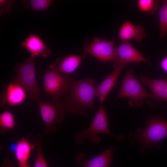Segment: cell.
<instances>
[{
    "mask_svg": "<svg viewBox=\"0 0 167 167\" xmlns=\"http://www.w3.org/2000/svg\"><path fill=\"white\" fill-rule=\"evenodd\" d=\"M95 80L85 78L78 80L72 78L70 84V94L63 98L66 110L71 114L86 116L84 108L88 107L96 110L93 105L95 94Z\"/></svg>",
    "mask_w": 167,
    "mask_h": 167,
    "instance_id": "cell-1",
    "label": "cell"
},
{
    "mask_svg": "<svg viewBox=\"0 0 167 167\" xmlns=\"http://www.w3.org/2000/svg\"><path fill=\"white\" fill-rule=\"evenodd\" d=\"M129 135L130 143L140 144L139 153L144 155L148 149L161 147V142L167 137V121L161 116H149L144 129H137Z\"/></svg>",
    "mask_w": 167,
    "mask_h": 167,
    "instance_id": "cell-2",
    "label": "cell"
},
{
    "mask_svg": "<svg viewBox=\"0 0 167 167\" xmlns=\"http://www.w3.org/2000/svg\"><path fill=\"white\" fill-rule=\"evenodd\" d=\"M16 76L11 82L21 85L28 94L29 99L37 103L41 100V91L37 83L35 58L30 57L27 60L14 67Z\"/></svg>",
    "mask_w": 167,
    "mask_h": 167,
    "instance_id": "cell-3",
    "label": "cell"
},
{
    "mask_svg": "<svg viewBox=\"0 0 167 167\" xmlns=\"http://www.w3.org/2000/svg\"><path fill=\"white\" fill-rule=\"evenodd\" d=\"M99 134L111 135L119 141H122L124 139L123 135H114L110 130L107 113L106 109L103 107V103H101L90 126L88 129L83 130L81 133L77 135L75 141L79 144H81L85 139H88L92 142L98 143L101 140L100 138L97 135Z\"/></svg>",
    "mask_w": 167,
    "mask_h": 167,
    "instance_id": "cell-4",
    "label": "cell"
},
{
    "mask_svg": "<svg viewBox=\"0 0 167 167\" xmlns=\"http://www.w3.org/2000/svg\"><path fill=\"white\" fill-rule=\"evenodd\" d=\"M72 77L69 74L58 72L50 68L45 72L44 90L45 94L52 98L54 104L59 103V99L70 90V84Z\"/></svg>",
    "mask_w": 167,
    "mask_h": 167,
    "instance_id": "cell-5",
    "label": "cell"
},
{
    "mask_svg": "<svg viewBox=\"0 0 167 167\" xmlns=\"http://www.w3.org/2000/svg\"><path fill=\"white\" fill-rule=\"evenodd\" d=\"M150 94L143 88L134 75L131 69L126 70L117 98H128L131 107H140L144 103V99L148 98Z\"/></svg>",
    "mask_w": 167,
    "mask_h": 167,
    "instance_id": "cell-6",
    "label": "cell"
},
{
    "mask_svg": "<svg viewBox=\"0 0 167 167\" xmlns=\"http://www.w3.org/2000/svg\"><path fill=\"white\" fill-rule=\"evenodd\" d=\"M38 103L45 124L44 132L48 134L54 133L57 126L63 121L66 110L64 103L60 102L58 104H52L48 101L43 102L41 100Z\"/></svg>",
    "mask_w": 167,
    "mask_h": 167,
    "instance_id": "cell-7",
    "label": "cell"
},
{
    "mask_svg": "<svg viewBox=\"0 0 167 167\" xmlns=\"http://www.w3.org/2000/svg\"><path fill=\"white\" fill-rule=\"evenodd\" d=\"M114 44L113 41L95 37L90 41L88 40L85 41L83 55L90 54L101 61L114 62V66H116L118 62Z\"/></svg>",
    "mask_w": 167,
    "mask_h": 167,
    "instance_id": "cell-8",
    "label": "cell"
},
{
    "mask_svg": "<svg viewBox=\"0 0 167 167\" xmlns=\"http://www.w3.org/2000/svg\"><path fill=\"white\" fill-rule=\"evenodd\" d=\"M27 97V92L19 84L11 82L2 92L0 98L1 107L7 104L11 106L20 105Z\"/></svg>",
    "mask_w": 167,
    "mask_h": 167,
    "instance_id": "cell-9",
    "label": "cell"
},
{
    "mask_svg": "<svg viewBox=\"0 0 167 167\" xmlns=\"http://www.w3.org/2000/svg\"><path fill=\"white\" fill-rule=\"evenodd\" d=\"M116 53L118 63L126 65L129 62L137 64L149 62L128 41H122L116 49Z\"/></svg>",
    "mask_w": 167,
    "mask_h": 167,
    "instance_id": "cell-10",
    "label": "cell"
},
{
    "mask_svg": "<svg viewBox=\"0 0 167 167\" xmlns=\"http://www.w3.org/2000/svg\"><path fill=\"white\" fill-rule=\"evenodd\" d=\"M22 47L25 49L30 54V57H41L46 58L51 53L41 37L36 34H31L21 43Z\"/></svg>",
    "mask_w": 167,
    "mask_h": 167,
    "instance_id": "cell-11",
    "label": "cell"
},
{
    "mask_svg": "<svg viewBox=\"0 0 167 167\" xmlns=\"http://www.w3.org/2000/svg\"><path fill=\"white\" fill-rule=\"evenodd\" d=\"M126 65L119 63L114 66V70L102 82L95 86V95L101 103H103L112 89L116 85L118 78Z\"/></svg>",
    "mask_w": 167,
    "mask_h": 167,
    "instance_id": "cell-12",
    "label": "cell"
},
{
    "mask_svg": "<svg viewBox=\"0 0 167 167\" xmlns=\"http://www.w3.org/2000/svg\"><path fill=\"white\" fill-rule=\"evenodd\" d=\"M116 148V146L111 145L93 158L84 160V154L82 153L76 156V160L79 163L84 164L83 167H109L113 158L112 152Z\"/></svg>",
    "mask_w": 167,
    "mask_h": 167,
    "instance_id": "cell-13",
    "label": "cell"
},
{
    "mask_svg": "<svg viewBox=\"0 0 167 167\" xmlns=\"http://www.w3.org/2000/svg\"><path fill=\"white\" fill-rule=\"evenodd\" d=\"M139 78L152 91L148 98L150 100L167 102V78L152 79L143 76H140Z\"/></svg>",
    "mask_w": 167,
    "mask_h": 167,
    "instance_id": "cell-14",
    "label": "cell"
},
{
    "mask_svg": "<svg viewBox=\"0 0 167 167\" xmlns=\"http://www.w3.org/2000/svg\"><path fill=\"white\" fill-rule=\"evenodd\" d=\"M82 55H70L58 58L49 67L58 72L69 74L74 72L78 67L82 60Z\"/></svg>",
    "mask_w": 167,
    "mask_h": 167,
    "instance_id": "cell-15",
    "label": "cell"
},
{
    "mask_svg": "<svg viewBox=\"0 0 167 167\" xmlns=\"http://www.w3.org/2000/svg\"><path fill=\"white\" fill-rule=\"evenodd\" d=\"M145 36L143 27L140 24L135 25L129 21L121 26L118 34V38L124 41L135 39L138 42L142 41Z\"/></svg>",
    "mask_w": 167,
    "mask_h": 167,
    "instance_id": "cell-16",
    "label": "cell"
},
{
    "mask_svg": "<svg viewBox=\"0 0 167 167\" xmlns=\"http://www.w3.org/2000/svg\"><path fill=\"white\" fill-rule=\"evenodd\" d=\"M35 148V145L24 137L17 142L14 152L18 167H31L28 161L32 150Z\"/></svg>",
    "mask_w": 167,
    "mask_h": 167,
    "instance_id": "cell-17",
    "label": "cell"
},
{
    "mask_svg": "<svg viewBox=\"0 0 167 167\" xmlns=\"http://www.w3.org/2000/svg\"><path fill=\"white\" fill-rule=\"evenodd\" d=\"M15 121L13 114L8 110H6L0 114V131L5 133L13 129Z\"/></svg>",
    "mask_w": 167,
    "mask_h": 167,
    "instance_id": "cell-18",
    "label": "cell"
},
{
    "mask_svg": "<svg viewBox=\"0 0 167 167\" xmlns=\"http://www.w3.org/2000/svg\"><path fill=\"white\" fill-rule=\"evenodd\" d=\"M53 0H23L24 5L26 8H31L33 11L47 10L54 2Z\"/></svg>",
    "mask_w": 167,
    "mask_h": 167,
    "instance_id": "cell-19",
    "label": "cell"
},
{
    "mask_svg": "<svg viewBox=\"0 0 167 167\" xmlns=\"http://www.w3.org/2000/svg\"><path fill=\"white\" fill-rule=\"evenodd\" d=\"M158 16L160 36L164 38L167 33V0L162 2Z\"/></svg>",
    "mask_w": 167,
    "mask_h": 167,
    "instance_id": "cell-20",
    "label": "cell"
},
{
    "mask_svg": "<svg viewBox=\"0 0 167 167\" xmlns=\"http://www.w3.org/2000/svg\"><path fill=\"white\" fill-rule=\"evenodd\" d=\"M159 2L155 0H139L137 5L141 12H147L151 14H154L157 9Z\"/></svg>",
    "mask_w": 167,
    "mask_h": 167,
    "instance_id": "cell-21",
    "label": "cell"
},
{
    "mask_svg": "<svg viewBox=\"0 0 167 167\" xmlns=\"http://www.w3.org/2000/svg\"><path fill=\"white\" fill-rule=\"evenodd\" d=\"M36 143L35 146L36 152L34 167H48L43 153L42 145L40 142Z\"/></svg>",
    "mask_w": 167,
    "mask_h": 167,
    "instance_id": "cell-22",
    "label": "cell"
},
{
    "mask_svg": "<svg viewBox=\"0 0 167 167\" xmlns=\"http://www.w3.org/2000/svg\"><path fill=\"white\" fill-rule=\"evenodd\" d=\"M13 2L12 0H0V14L1 15L8 13L11 9Z\"/></svg>",
    "mask_w": 167,
    "mask_h": 167,
    "instance_id": "cell-23",
    "label": "cell"
},
{
    "mask_svg": "<svg viewBox=\"0 0 167 167\" xmlns=\"http://www.w3.org/2000/svg\"><path fill=\"white\" fill-rule=\"evenodd\" d=\"M160 65L162 69L167 73V55L162 60Z\"/></svg>",
    "mask_w": 167,
    "mask_h": 167,
    "instance_id": "cell-24",
    "label": "cell"
},
{
    "mask_svg": "<svg viewBox=\"0 0 167 167\" xmlns=\"http://www.w3.org/2000/svg\"><path fill=\"white\" fill-rule=\"evenodd\" d=\"M2 167H15L7 158H4Z\"/></svg>",
    "mask_w": 167,
    "mask_h": 167,
    "instance_id": "cell-25",
    "label": "cell"
}]
</instances>
